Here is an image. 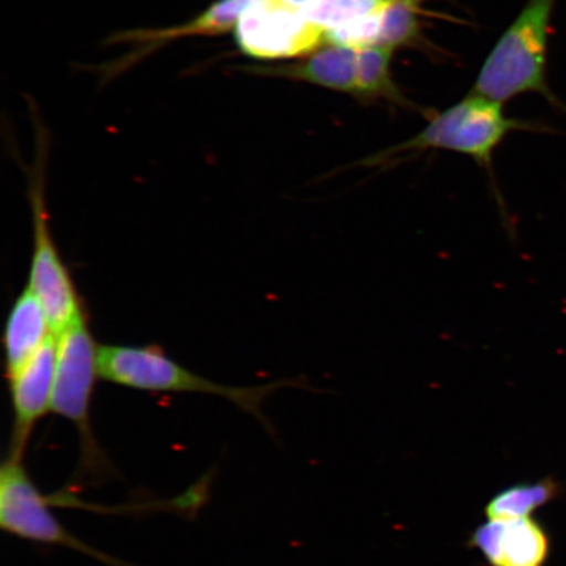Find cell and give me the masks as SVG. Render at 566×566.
<instances>
[{
    "mask_svg": "<svg viewBox=\"0 0 566 566\" xmlns=\"http://www.w3.org/2000/svg\"><path fill=\"white\" fill-rule=\"evenodd\" d=\"M98 374L109 384L146 392L198 394L219 396L256 417L271 430L263 405L273 392L285 387H303L302 381L277 380L253 387L217 384L176 363L159 345H98Z\"/></svg>",
    "mask_w": 566,
    "mask_h": 566,
    "instance_id": "cell-1",
    "label": "cell"
},
{
    "mask_svg": "<svg viewBox=\"0 0 566 566\" xmlns=\"http://www.w3.org/2000/svg\"><path fill=\"white\" fill-rule=\"evenodd\" d=\"M526 124L507 118L502 104L484 96L471 94L464 101L430 119L423 130L400 145L385 148L357 163L359 167L375 168L394 165L400 155L427 150H446L465 155L484 169L495 203L506 219L504 198L495 180L494 151L509 133L526 129Z\"/></svg>",
    "mask_w": 566,
    "mask_h": 566,
    "instance_id": "cell-2",
    "label": "cell"
},
{
    "mask_svg": "<svg viewBox=\"0 0 566 566\" xmlns=\"http://www.w3.org/2000/svg\"><path fill=\"white\" fill-rule=\"evenodd\" d=\"M52 412L73 423L81 441V473L88 479L112 475L113 467L92 427V400L98 374V344L87 316L55 336Z\"/></svg>",
    "mask_w": 566,
    "mask_h": 566,
    "instance_id": "cell-3",
    "label": "cell"
},
{
    "mask_svg": "<svg viewBox=\"0 0 566 566\" xmlns=\"http://www.w3.org/2000/svg\"><path fill=\"white\" fill-rule=\"evenodd\" d=\"M556 0H528L481 67L472 94L505 103L536 92L552 104L546 81L547 39Z\"/></svg>",
    "mask_w": 566,
    "mask_h": 566,
    "instance_id": "cell-4",
    "label": "cell"
},
{
    "mask_svg": "<svg viewBox=\"0 0 566 566\" xmlns=\"http://www.w3.org/2000/svg\"><path fill=\"white\" fill-rule=\"evenodd\" d=\"M235 41L252 59H293L317 51L325 31L277 0H253L238 21Z\"/></svg>",
    "mask_w": 566,
    "mask_h": 566,
    "instance_id": "cell-5",
    "label": "cell"
},
{
    "mask_svg": "<svg viewBox=\"0 0 566 566\" xmlns=\"http://www.w3.org/2000/svg\"><path fill=\"white\" fill-rule=\"evenodd\" d=\"M56 342L53 336L35 357L9 381L12 424L7 455L24 459L33 430L52 412Z\"/></svg>",
    "mask_w": 566,
    "mask_h": 566,
    "instance_id": "cell-6",
    "label": "cell"
},
{
    "mask_svg": "<svg viewBox=\"0 0 566 566\" xmlns=\"http://www.w3.org/2000/svg\"><path fill=\"white\" fill-rule=\"evenodd\" d=\"M490 566H544L549 554L546 530L535 520H486L467 541Z\"/></svg>",
    "mask_w": 566,
    "mask_h": 566,
    "instance_id": "cell-7",
    "label": "cell"
},
{
    "mask_svg": "<svg viewBox=\"0 0 566 566\" xmlns=\"http://www.w3.org/2000/svg\"><path fill=\"white\" fill-rule=\"evenodd\" d=\"M53 336L44 307L27 286L13 301L4 323L2 345L7 379L24 369Z\"/></svg>",
    "mask_w": 566,
    "mask_h": 566,
    "instance_id": "cell-8",
    "label": "cell"
},
{
    "mask_svg": "<svg viewBox=\"0 0 566 566\" xmlns=\"http://www.w3.org/2000/svg\"><path fill=\"white\" fill-rule=\"evenodd\" d=\"M256 71L264 75L315 84L360 101L358 49L328 45L294 65L259 67Z\"/></svg>",
    "mask_w": 566,
    "mask_h": 566,
    "instance_id": "cell-9",
    "label": "cell"
},
{
    "mask_svg": "<svg viewBox=\"0 0 566 566\" xmlns=\"http://www.w3.org/2000/svg\"><path fill=\"white\" fill-rule=\"evenodd\" d=\"M253 0H218L190 23L154 32L132 33L139 42H166L192 35H217L235 30L240 17Z\"/></svg>",
    "mask_w": 566,
    "mask_h": 566,
    "instance_id": "cell-10",
    "label": "cell"
},
{
    "mask_svg": "<svg viewBox=\"0 0 566 566\" xmlns=\"http://www.w3.org/2000/svg\"><path fill=\"white\" fill-rule=\"evenodd\" d=\"M558 484L549 478L536 483H520L505 488L486 502V520L525 518L536 509L556 499Z\"/></svg>",
    "mask_w": 566,
    "mask_h": 566,
    "instance_id": "cell-11",
    "label": "cell"
},
{
    "mask_svg": "<svg viewBox=\"0 0 566 566\" xmlns=\"http://www.w3.org/2000/svg\"><path fill=\"white\" fill-rule=\"evenodd\" d=\"M392 49L379 45L358 49L360 101L405 102L392 80Z\"/></svg>",
    "mask_w": 566,
    "mask_h": 566,
    "instance_id": "cell-12",
    "label": "cell"
},
{
    "mask_svg": "<svg viewBox=\"0 0 566 566\" xmlns=\"http://www.w3.org/2000/svg\"><path fill=\"white\" fill-rule=\"evenodd\" d=\"M389 2L391 0H317L300 13L311 24L327 32L385 9Z\"/></svg>",
    "mask_w": 566,
    "mask_h": 566,
    "instance_id": "cell-13",
    "label": "cell"
},
{
    "mask_svg": "<svg viewBox=\"0 0 566 566\" xmlns=\"http://www.w3.org/2000/svg\"><path fill=\"white\" fill-rule=\"evenodd\" d=\"M420 0H391L384 11L378 45L408 46L420 38Z\"/></svg>",
    "mask_w": 566,
    "mask_h": 566,
    "instance_id": "cell-14",
    "label": "cell"
},
{
    "mask_svg": "<svg viewBox=\"0 0 566 566\" xmlns=\"http://www.w3.org/2000/svg\"><path fill=\"white\" fill-rule=\"evenodd\" d=\"M384 11L366 15L325 32V42L328 45H338L353 49L377 46L384 21Z\"/></svg>",
    "mask_w": 566,
    "mask_h": 566,
    "instance_id": "cell-15",
    "label": "cell"
},
{
    "mask_svg": "<svg viewBox=\"0 0 566 566\" xmlns=\"http://www.w3.org/2000/svg\"><path fill=\"white\" fill-rule=\"evenodd\" d=\"M277 2L283 7H286L289 10L301 12L304 9H307L311 4L316 3L317 0H277Z\"/></svg>",
    "mask_w": 566,
    "mask_h": 566,
    "instance_id": "cell-16",
    "label": "cell"
}]
</instances>
